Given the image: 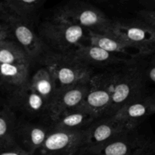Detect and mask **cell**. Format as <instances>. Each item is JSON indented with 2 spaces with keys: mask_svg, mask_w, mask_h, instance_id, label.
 Listing matches in <instances>:
<instances>
[{
  "mask_svg": "<svg viewBox=\"0 0 155 155\" xmlns=\"http://www.w3.org/2000/svg\"><path fill=\"white\" fill-rule=\"evenodd\" d=\"M139 3L144 8L155 9V0H140Z\"/></svg>",
  "mask_w": 155,
  "mask_h": 155,
  "instance_id": "obj_26",
  "label": "cell"
},
{
  "mask_svg": "<svg viewBox=\"0 0 155 155\" xmlns=\"http://www.w3.org/2000/svg\"><path fill=\"white\" fill-rule=\"evenodd\" d=\"M90 81L59 87L51 104V120L60 114L82 105L87 95Z\"/></svg>",
  "mask_w": 155,
  "mask_h": 155,
  "instance_id": "obj_14",
  "label": "cell"
},
{
  "mask_svg": "<svg viewBox=\"0 0 155 155\" xmlns=\"http://www.w3.org/2000/svg\"><path fill=\"white\" fill-rule=\"evenodd\" d=\"M136 16L155 27V9H141L136 12Z\"/></svg>",
  "mask_w": 155,
  "mask_h": 155,
  "instance_id": "obj_24",
  "label": "cell"
},
{
  "mask_svg": "<svg viewBox=\"0 0 155 155\" xmlns=\"http://www.w3.org/2000/svg\"><path fill=\"white\" fill-rule=\"evenodd\" d=\"M1 155H30L17 142L0 147Z\"/></svg>",
  "mask_w": 155,
  "mask_h": 155,
  "instance_id": "obj_23",
  "label": "cell"
},
{
  "mask_svg": "<svg viewBox=\"0 0 155 155\" xmlns=\"http://www.w3.org/2000/svg\"><path fill=\"white\" fill-rule=\"evenodd\" d=\"M128 127L130 126L127 123L114 115L98 118L86 129L83 147L104 143Z\"/></svg>",
  "mask_w": 155,
  "mask_h": 155,
  "instance_id": "obj_13",
  "label": "cell"
},
{
  "mask_svg": "<svg viewBox=\"0 0 155 155\" xmlns=\"http://www.w3.org/2000/svg\"><path fill=\"white\" fill-rule=\"evenodd\" d=\"M141 125L128 127L104 143L83 147L78 155L155 154V140L141 131Z\"/></svg>",
  "mask_w": 155,
  "mask_h": 155,
  "instance_id": "obj_2",
  "label": "cell"
},
{
  "mask_svg": "<svg viewBox=\"0 0 155 155\" xmlns=\"http://www.w3.org/2000/svg\"><path fill=\"white\" fill-rule=\"evenodd\" d=\"M51 130V120L18 116L15 140L30 155H33L38 152Z\"/></svg>",
  "mask_w": 155,
  "mask_h": 155,
  "instance_id": "obj_10",
  "label": "cell"
},
{
  "mask_svg": "<svg viewBox=\"0 0 155 155\" xmlns=\"http://www.w3.org/2000/svg\"><path fill=\"white\" fill-rule=\"evenodd\" d=\"M86 44L101 47L114 54L130 58H139L146 56L136 47L127 43L113 33H98L88 30Z\"/></svg>",
  "mask_w": 155,
  "mask_h": 155,
  "instance_id": "obj_15",
  "label": "cell"
},
{
  "mask_svg": "<svg viewBox=\"0 0 155 155\" xmlns=\"http://www.w3.org/2000/svg\"><path fill=\"white\" fill-rule=\"evenodd\" d=\"M96 116L80 105L60 114L51 119L53 129L65 130H86L94 121Z\"/></svg>",
  "mask_w": 155,
  "mask_h": 155,
  "instance_id": "obj_18",
  "label": "cell"
},
{
  "mask_svg": "<svg viewBox=\"0 0 155 155\" xmlns=\"http://www.w3.org/2000/svg\"><path fill=\"white\" fill-rule=\"evenodd\" d=\"M151 59L146 62L145 65V76L147 80L152 82L155 84V52L150 55Z\"/></svg>",
  "mask_w": 155,
  "mask_h": 155,
  "instance_id": "obj_25",
  "label": "cell"
},
{
  "mask_svg": "<svg viewBox=\"0 0 155 155\" xmlns=\"http://www.w3.org/2000/svg\"><path fill=\"white\" fill-rule=\"evenodd\" d=\"M71 52L77 58L94 70L97 68L101 70V71L134 59L114 54L101 47L91 44H83Z\"/></svg>",
  "mask_w": 155,
  "mask_h": 155,
  "instance_id": "obj_12",
  "label": "cell"
},
{
  "mask_svg": "<svg viewBox=\"0 0 155 155\" xmlns=\"http://www.w3.org/2000/svg\"><path fill=\"white\" fill-rule=\"evenodd\" d=\"M5 101L18 116L35 120H51V104L32 86L30 80L21 89L5 97Z\"/></svg>",
  "mask_w": 155,
  "mask_h": 155,
  "instance_id": "obj_8",
  "label": "cell"
},
{
  "mask_svg": "<svg viewBox=\"0 0 155 155\" xmlns=\"http://www.w3.org/2000/svg\"><path fill=\"white\" fill-rule=\"evenodd\" d=\"M32 86L51 104L58 89L55 78L48 68L42 65L30 78Z\"/></svg>",
  "mask_w": 155,
  "mask_h": 155,
  "instance_id": "obj_21",
  "label": "cell"
},
{
  "mask_svg": "<svg viewBox=\"0 0 155 155\" xmlns=\"http://www.w3.org/2000/svg\"><path fill=\"white\" fill-rule=\"evenodd\" d=\"M111 33L142 51L146 57L155 52V27L141 18L114 20Z\"/></svg>",
  "mask_w": 155,
  "mask_h": 155,
  "instance_id": "obj_7",
  "label": "cell"
},
{
  "mask_svg": "<svg viewBox=\"0 0 155 155\" xmlns=\"http://www.w3.org/2000/svg\"><path fill=\"white\" fill-rule=\"evenodd\" d=\"M111 105V92L103 71L95 74L90 80V86L83 101V107L98 118L109 116Z\"/></svg>",
  "mask_w": 155,
  "mask_h": 155,
  "instance_id": "obj_11",
  "label": "cell"
},
{
  "mask_svg": "<svg viewBox=\"0 0 155 155\" xmlns=\"http://www.w3.org/2000/svg\"><path fill=\"white\" fill-rule=\"evenodd\" d=\"M153 114H155V93L148 92L123 107L114 116L130 127H135Z\"/></svg>",
  "mask_w": 155,
  "mask_h": 155,
  "instance_id": "obj_16",
  "label": "cell"
},
{
  "mask_svg": "<svg viewBox=\"0 0 155 155\" xmlns=\"http://www.w3.org/2000/svg\"><path fill=\"white\" fill-rule=\"evenodd\" d=\"M37 31L48 49L56 52H71L86 44L88 30L66 21L51 19L41 22Z\"/></svg>",
  "mask_w": 155,
  "mask_h": 155,
  "instance_id": "obj_4",
  "label": "cell"
},
{
  "mask_svg": "<svg viewBox=\"0 0 155 155\" xmlns=\"http://www.w3.org/2000/svg\"><path fill=\"white\" fill-rule=\"evenodd\" d=\"M18 120L16 111L2 100L0 110V147L16 142L15 130Z\"/></svg>",
  "mask_w": 155,
  "mask_h": 155,
  "instance_id": "obj_19",
  "label": "cell"
},
{
  "mask_svg": "<svg viewBox=\"0 0 155 155\" xmlns=\"http://www.w3.org/2000/svg\"><path fill=\"white\" fill-rule=\"evenodd\" d=\"M86 130L53 129L39 148V154L78 155L85 142Z\"/></svg>",
  "mask_w": 155,
  "mask_h": 155,
  "instance_id": "obj_9",
  "label": "cell"
},
{
  "mask_svg": "<svg viewBox=\"0 0 155 155\" xmlns=\"http://www.w3.org/2000/svg\"><path fill=\"white\" fill-rule=\"evenodd\" d=\"M146 58V57H145ZM145 58L130 60L122 64L102 71L111 92L109 116L123 107L148 93L146 89Z\"/></svg>",
  "mask_w": 155,
  "mask_h": 155,
  "instance_id": "obj_1",
  "label": "cell"
},
{
  "mask_svg": "<svg viewBox=\"0 0 155 155\" xmlns=\"http://www.w3.org/2000/svg\"><path fill=\"white\" fill-rule=\"evenodd\" d=\"M46 0H1L0 8L24 19L35 21L36 14Z\"/></svg>",
  "mask_w": 155,
  "mask_h": 155,
  "instance_id": "obj_20",
  "label": "cell"
},
{
  "mask_svg": "<svg viewBox=\"0 0 155 155\" xmlns=\"http://www.w3.org/2000/svg\"><path fill=\"white\" fill-rule=\"evenodd\" d=\"M0 88L6 96L21 89L30 82L31 65L0 63Z\"/></svg>",
  "mask_w": 155,
  "mask_h": 155,
  "instance_id": "obj_17",
  "label": "cell"
},
{
  "mask_svg": "<svg viewBox=\"0 0 155 155\" xmlns=\"http://www.w3.org/2000/svg\"><path fill=\"white\" fill-rule=\"evenodd\" d=\"M0 19L8 23L12 39L16 41L24 48L33 64H39L42 56L48 49L47 45L35 30V21L24 19L0 8Z\"/></svg>",
  "mask_w": 155,
  "mask_h": 155,
  "instance_id": "obj_6",
  "label": "cell"
},
{
  "mask_svg": "<svg viewBox=\"0 0 155 155\" xmlns=\"http://www.w3.org/2000/svg\"><path fill=\"white\" fill-rule=\"evenodd\" d=\"M97 1H98V0H97Z\"/></svg>",
  "mask_w": 155,
  "mask_h": 155,
  "instance_id": "obj_27",
  "label": "cell"
},
{
  "mask_svg": "<svg viewBox=\"0 0 155 155\" xmlns=\"http://www.w3.org/2000/svg\"><path fill=\"white\" fill-rule=\"evenodd\" d=\"M52 18L98 33H110L113 20L98 8L85 2L71 0L54 12Z\"/></svg>",
  "mask_w": 155,
  "mask_h": 155,
  "instance_id": "obj_5",
  "label": "cell"
},
{
  "mask_svg": "<svg viewBox=\"0 0 155 155\" xmlns=\"http://www.w3.org/2000/svg\"><path fill=\"white\" fill-rule=\"evenodd\" d=\"M0 63L33 64L24 48L13 39L0 42Z\"/></svg>",
  "mask_w": 155,
  "mask_h": 155,
  "instance_id": "obj_22",
  "label": "cell"
},
{
  "mask_svg": "<svg viewBox=\"0 0 155 155\" xmlns=\"http://www.w3.org/2000/svg\"><path fill=\"white\" fill-rule=\"evenodd\" d=\"M38 64L45 66L53 74L58 87L89 82L95 70L83 63L71 52H56L48 50Z\"/></svg>",
  "mask_w": 155,
  "mask_h": 155,
  "instance_id": "obj_3",
  "label": "cell"
}]
</instances>
